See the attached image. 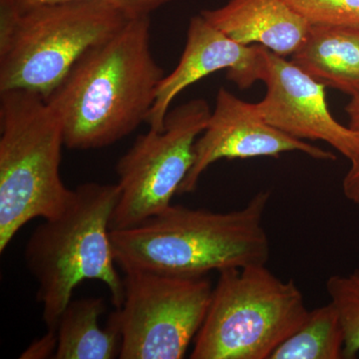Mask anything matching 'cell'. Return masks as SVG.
Segmentation results:
<instances>
[{"mask_svg":"<svg viewBox=\"0 0 359 359\" xmlns=\"http://www.w3.org/2000/svg\"><path fill=\"white\" fill-rule=\"evenodd\" d=\"M150 16L129 18L85 52L45 99L62 124L66 147H107L147 120L165 76L151 48Z\"/></svg>","mask_w":359,"mask_h":359,"instance_id":"obj_1","label":"cell"},{"mask_svg":"<svg viewBox=\"0 0 359 359\" xmlns=\"http://www.w3.org/2000/svg\"><path fill=\"white\" fill-rule=\"evenodd\" d=\"M271 193L262 191L228 212L170 205L138 226L111 231L116 264L144 271L203 278L210 271L266 264L271 254L264 216Z\"/></svg>","mask_w":359,"mask_h":359,"instance_id":"obj_2","label":"cell"},{"mask_svg":"<svg viewBox=\"0 0 359 359\" xmlns=\"http://www.w3.org/2000/svg\"><path fill=\"white\" fill-rule=\"evenodd\" d=\"M119 196L118 184L77 187L65 209L44 219L26 243V266L39 283L37 301L47 330H56L73 290L83 280L103 283L115 308L122 306L124 278L116 269L111 241V219Z\"/></svg>","mask_w":359,"mask_h":359,"instance_id":"obj_3","label":"cell"},{"mask_svg":"<svg viewBox=\"0 0 359 359\" xmlns=\"http://www.w3.org/2000/svg\"><path fill=\"white\" fill-rule=\"evenodd\" d=\"M131 18L101 0L20 9L0 0V92L23 90L46 99L91 47Z\"/></svg>","mask_w":359,"mask_h":359,"instance_id":"obj_4","label":"cell"},{"mask_svg":"<svg viewBox=\"0 0 359 359\" xmlns=\"http://www.w3.org/2000/svg\"><path fill=\"white\" fill-rule=\"evenodd\" d=\"M63 127L41 96L0 92V252L32 219L53 218L72 190L60 175Z\"/></svg>","mask_w":359,"mask_h":359,"instance_id":"obj_5","label":"cell"},{"mask_svg":"<svg viewBox=\"0 0 359 359\" xmlns=\"http://www.w3.org/2000/svg\"><path fill=\"white\" fill-rule=\"evenodd\" d=\"M309 313L294 280L266 264L223 269L190 358L269 359Z\"/></svg>","mask_w":359,"mask_h":359,"instance_id":"obj_6","label":"cell"},{"mask_svg":"<svg viewBox=\"0 0 359 359\" xmlns=\"http://www.w3.org/2000/svg\"><path fill=\"white\" fill-rule=\"evenodd\" d=\"M214 287L205 276L125 273L122 306L109 321L121 335L122 359H182L199 332Z\"/></svg>","mask_w":359,"mask_h":359,"instance_id":"obj_7","label":"cell"},{"mask_svg":"<svg viewBox=\"0 0 359 359\" xmlns=\"http://www.w3.org/2000/svg\"><path fill=\"white\" fill-rule=\"evenodd\" d=\"M211 115L205 99L170 110L162 131L149 129L118 161L119 200L111 231L138 226L171 205L194 162V145Z\"/></svg>","mask_w":359,"mask_h":359,"instance_id":"obj_8","label":"cell"},{"mask_svg":"<svg viewBox=\"0 0 359 359\" xmlns=\"http://www.w3.org/2000/svg\"><path fill=\"white\" fill-rule=\"evenodd\" d=\"M302 152L321 161L335 160L332 152L283 133L264 120L257 103L241 100L224 87L204 131L194 145V162L178 194L196 190L201 176L217 161L280 157L283 153Z\"/></svg>","mask_w":359,"mask_h":359,"instance_id":"obj_9","label":"cell"},{"mask_svg":"<svg viewBox=\"0 0 359 359\" xmlns=\"http://www.w3.org/2000/svg\"><path fill=\"white\" fill-rule=\"evenodd\" d=\"M266 55V95L257 103L269 124L304 140L330 144L351 165L359 163V131L344 126L330 112L325 86L290 60L269 49Z\"/></svg>","mask_w":359,"mask_h":359,"instance_id":"obj_10","label":"cell"},{"mask_svg":"<svg viewBox=\"0 0 359 359\" xmlns=\"http://www.w3.org/2000/svg\"><path fill=\"white\" fill-rule=\"evenodd\" d=\"M266 47L243 45L230 39L202 15L189 22L185 49L173 72L165 75L156 90L155 102L146 123L162 131L170 107L187 87L219 70H228V78L241 89L249 88L266 74Z\"/></svg>","mask_w":359,"mask_h":359,"instance_id":"obj_11","label":"cell"},{"mask_svg":"<svg viewBox=\"0 0 359 359\" xmlns=\"http://www.w3.org/2000/svg\"><path fill=\"white\" fill-rule=\"evenodd\" d=\"M201 15L238 43L262 45L283 57L299 49L311 26L285 0H230Z\"/></svg>","mask_w":359,"mask_h":359,"instance_id":"obj_12","label":"cell"},{"mask_svg":"<svg viewBox=\"0 0 359 359\" xmlns=\"http://www.w3.org/2000/svg\"><path fill=\"white\" fill-rule=\"evenodd\" d=\"M290 61L325 87L359 94L358 28L311 25Z\"/></svg>","mask_w":359,"mask_h":359,"instance_id":"obj_13","label":"cell"},{"mask_svg":"<svg viewBox=\"0 0 359 359\" xmlns=\"http://www.w3.org/2000/svg\"><path fill=\"white\" fill-rule=\"evenodd\" d=\"M106 311L102 297L71 301L59 318L56 359H112L120 358L121 335L109 321L106 328L99 318Z\"/></svg>","mask_w":359,"mask_h":359,"instance_id":"obj_14","label":"cell"},{"mask_svg":"<svg viewBox=\"0 0 359 359\" xmlns=\"http://www.w3.org/2000/svg\"><path fill=\"white\" fill-rule=\"evenodd\" d=\"M344 332L337 308L328 302L309 311L306 320L269 359L344 358Z\"/></svg>","mask_w":359,"mask_h":359,"instance_id":"obj_15","label":"cell"},{"mask_svg":"<svg viewBox=\"0 0 359 359\" xmlns=\"http://www.w3.org/2000/svg\"><path fill=\"white\" fill-rule=\"evenodd\" d=\"M325 287L344 327V358H355L359 353V269L330 276Z\"/></svg>","mask_w":359,"mask_h":359,"instance_id":"obj_16","label":"cell"},{"mask_svg":"<svg viewBox=\"0 0 359 359\" xmlns=\"http://www.w3.org/2000/svg\"><path fill=\"white\" fill-rule=\"evenodd\" d=\"M311 25L359 29V0H285Z\"/></svg>","mask_w":359,"mask_h":359,"instance_id":"obj_17","label":"cell"},{"mask_svg":"<svg viewBox=\"0 0 359 359\" xmlns=\"http://www.w3.org/2000/svg\"><path fill=\"white\" fill-rule=\"evenodd\" d=\"M20 9L46 6V4H65V2L80 1V0H8ZM109 2L119 7L131 18L135 16L151 15L161 7L167 6L176 0H101Z\"/></svg>","mask_w":359,"mask_h":359,"instance_id":"obj_18","label":"cell"},{"mask_svg":"<svg viewBox=\"0 0 359 359\" xmlns=\"http://www.w3.org/2000/svg\"><path fill=\"white\" fill-rule=\"evenodd\" d=\"M57 348V332L48 330L40 339L34 340L20 356L22 359L54 358Z\"/></svg>","mask_w":359,"mask_h":359,"instance_id":"obj_19","label":"cell"},{"mask_svg":"<svg viewBox=\"0 0 359 359\" xmlns=\"http://www.w3.org/2000/svg\"><path fill=\"white\" fill-rule=\"evenodd\" d=\"M342 190L346 199L359 207V163L351 165L342 182Z\"/></svg>","mask_w":359,"mask_h":359,"instance_id":"obj_20","label":"cell"},{"mask_svg":"<svg viewBox=\"0 0 359 359\" xmlns=\"http://www.w3.org/2000/svg\"><path fill=\"white\" fill-rule=\"evenodd\" d=\"M346 110L349 118V127L359 131V94L351 97V102L347 104Z\"/></svg>","mask_w":359,"mask_h":359,"instance_id":"obj_21","label":"cell"}]
</instances>
